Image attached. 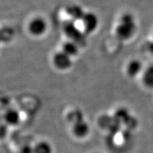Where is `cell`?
I'll list each match as a JSON object with an SVG mask.
<instances>
[{"mask_svg":"<svg viewBox=\"0 0 153 153\" xmlns=\"http://www.w3.org/2000/svg\"><path fill=\"white\" fill-rule=\"evenodd\" d=\"M92 153H101V152H92Z\"/></svg>","mask_w":153,"mask_h":153,"instance_id":"2e32d148","label":"cell"},{"mask_svg":"<svg viewBox=\"0 0 153 153\" xmlns=\"http://www.w3.org/2000/svg\"><path fill=\"white\" fill-rule=\"evenodd\" d=\"M136 30L135 19L131 14L126 13L120 17V23L116 27V36L122 41H126L134 35Z\"/></svg>","mask_w":153,"mask_h":153,"instance_id":"6da1fadb","label":"cell"},{"mask_svg":"<svg viewBox=\"0 0 153 153\" xmlns=\"http://www.w3.org/2000/svg\"><path fill=\"white\" fill-rule=\"evenodd\" d=\"M22 116L20 112L16 108H9L7 109L3 114V121L6 126L14 127L21 123Z\"/></svg>","mask_w":153,"mask_h":153,"instance_id":"ba28073f","label":"cell"},{"mask_svg":"<svg viewBox=\"0 0 153 153\" xmlns=\"http://www.w3.org/2000/svg\"><path fill=\"white\" fill-rule=\"evenodd\" d=\"M53 64L57 70L66 71L72 65V57L63 53L62 51L56 52L53 56Z\"/></svg>","mask_w":153,"mask_h":153,"instance_id":"8992f818","label":"cell"},{"mask_svg":"<svg viewBox=\"0 0 153 153\" xmlns=\"http://www.w3.org/2000/svg\"><path fill=\"white\" fill-rule=\"evenodd\" d=\"M80 22H82L83 31L86 35L94 33L98 28L99 18L94 13L91 11L85 12Z\"/></svg>","mask_w":153,"mask_h":153,"instance_id":"5b68a950","label":"cell"},{"mask_svg":"<svg viewBox=\"0 0 153 153\" xmlns=\"http://www.w3.org/2000/svg\"><path fill=\"white\" fill-rule=\"evenodd\" d=\"M79 45L78 44L68 40V41L65 42L62 44V51L70 57H74L79 54Z\"/></svg>","mask_w":153,"mask_h":153,"instance_id":"30bf717a","label":"cell"},{"mask_svg":"<svg viewBox=\"0 0 153 153\" xmlns=\"http://www.w3.org/2000/svg\"><path fill=\"white\" fill-rule=\"evenodd\" d=\"M147 48H148L149 53L153 55V41L149 42L148 45H147Z\"/></svg>","mask_w":153,"mask_h":153,"instance_id":"9a60e30c","label":"cell"},{"mask_svg":"<svg viewBox=\"0 0 153 153\" xmlns=\"http://www.w3.org/2000/svg\"><path fill=\"white\" fill-rule=\"evenodd\" d=\"M31 153H55L53 143L48 140L39 139L30 144Z\"/></svg>","mask_w":153,"mask_h":153,"instance_id":"52a82bcc","label":"cell"},{"mask_svg":"<svg viewBox=\"0 0 153 153\" xmlns=\"http://www.w3.org/2000/svg\"><path fill=\"white\" fill-rule=\"evenodd\" d=\"M62 31L69 41H72L79 45L85 46L86 44V34L76 26L75 22L71 20L66 21L62 24Z\"/></svg>","mask_w":153,"mask_h":153,"instance_id":"7a4b0ae2","label":"cell"},{"mask_svg":"<svg viewBox=\"0 0 153 153\" xmlns=\"http://www.w3.org/2000/svg\"><path fill=\"white\" fill-rule=\"evenodd\" d=\"M143 82L149 89H153V65L145 69L143 74Z\"/></svg>","mask_w":153,"mask_h":153,"instance_id":"7c38bea8","label":"cell"},{"mask_svg":"<svg viewBox=\"0 0 153 153\" xmlns=\"http://www.w3.org/2000/svg\"><path fill=\"white\" fill-rule=\"evenodd\" d=\"M48 29V23L41 16L34 17L28 24V30L31 36L40 37L44 35Z\"/></svg>","mask_w":153,"mask_h":153,"instance_id":"277c9868","label":"cell"},{"mask_svg":"<svg viewBox=\"0 0 153 153\" xmlns=\"http://www.w3.org/2000/svg\"><path fill=\"white\" fill-rule=\"evenodd\" d=\"M143 68V64L138 60H132L130 61L126 68L128 75L131 77H135L141 72Z\"/></svg>","mask_w":153,"mask_h":153,"instance_id":"8fae6325","label":"cell"},{"mask_svg":"<svg viewBox=\"0 0 153 153\" xmlns=\"http://www.w3.org/2000/svg\"><path fill=\"white\" fill-rule=\"evenodd\" d=\"M65 119L67 122L70 124V126L76 123V122L79 121V120L85 119L84 118V115L80 110H73L72 111L66 114Z\"/></svg>","mask_w":153,"mask_h":153,"instance_id":"4fadbf2b","label":"cell"},{"mask_svg":"<svg viewBox=\"0 0 153 153\" xmlns=\"http://www.w3.org/2000/svg\"><path fill=\"white\" fill-rule=\"evenodd\" d=\"M91 133L89 124L85 119L76 122L70 126V134L76 141H83L89 137Z\"/></svg>","mask_w":153,"mask_h":153,"instance_id":"3957f363","label":"cell"},{"mask_svg":"<svg viewBox=\"0 0 153 153\" xmlns=\"http://www.w3.org/2000/svg\"><path fill=\"white\" fill-rule=\"evenodd\" d=\"M65 12L70 17V20L74 22L81 21L85 14V11L83 10L82 7L76 4L68 6L65 9Z\"/></svg>","mask_w":153,"mask_h":153,"instance_id":"9c48e42d","label":"cell"},{"mask_svg":"<svg viewBox=\"0 0 153 153\" xmlns=\"http://www.w3.org/2000/svg\"><path fill=\"white\" fill-rule=\"evenodd\" d=\"M7 127L4 123L0 125V140L4 138L5 135H7Z\"/></svg>","mask_w":153,"mask_h":153,"instance_id":"5bb4252c","label":"cell"}]
</instances>
